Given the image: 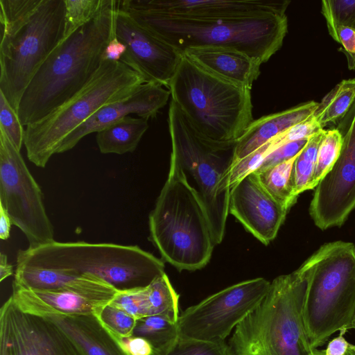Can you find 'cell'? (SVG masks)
Returning a JSON list of instances; mask_svg holds the SVG:
<instances>
[{
  "label": "cell",
  "instance_id": "cell-23",
  "mask_svg": "<svg viewBox=\"0 0 355 355\" xmlns=\"http://www.w3.org/2000/svg\"><path fill=\"white\" fill-rule=\"evenodd\" d=\"M148 121L129 115L96 132L100 152L123 155L135 151L148 128Z\"/></svg>",
  "mask_w": 355,
  "mask_h": 355
},
{
  "label": "cell",
  "instance_id": "cell-10",
  "mask_svg": "<svg viewBox=\"0 0 355 355\" xmlns=\"http://www.w3.org/2000/svg\"><path fill=\"white\" fill-rule=\"evenodd\" d=\"M64 0H43L18 29L1 37L0 92L17 112L31 79L63 40Z\"/></svg>",
  "mask_w": 355,
  "mask_h": 355
},
{
  "label": "cell",
  "instance_id": "cell-6",
  "mask_svg": "<svg viewBox=\"0 0 355 355\" xmlns=\"http://www.w3.org/2000/svg\"><path fill=\"white\" fill-rule=\"evenodd\" d=\"M167 89L191 122L214 141H236L254 121L250 89L211 73L184 55Z\"/></svg>",
  "mask_w": 355,
  "mask_h": 355
},
{
  "label": "cell",
  "instance_id": "cell-5",
  "mask_svg": "<svg viewBox=\"0 0 355 355\" xmlns=\"http://www.w3.org/2000/svg\"><path fill=\"white\" fill-rule=\"evenodd\" d=\"M308 274L302 318L312 349L334 333L352 329L355 320V247L334 241L322 245L303 263Z\"/></svg>",
  "mask_w": 355,
  "mask_h": 355
},
{
  "label": "cell",
  "instance_id": "cell-15",
  "mask_svg": "<svg viewBox=\"0 0 355 355\" xmlns=\"http://www.w3.org/2000/svg\"><path fill=\"white\" fill-rule=\"evenodd\" d=\"M114 35L125 46L121 62L139 73L145 83L168 88L183 54L138 24L116 6Z\"/></svg>",
  "mask_w": 355,
  "mask_h": 355
},
{
  "label": "cell",
  "instance_id": "cell-32",
  "mask_svg": "<svg viewBox=\"0 0 355 355\" xmlns=\"http://www.w3.org/2000/svg\"><path fill=\"white\" fill-rule=\"evenodd\" d=\"M43 0H0L1 37L10 35L24 24Z\"/></svg>",
  "mask_w": 355,
  "mask_h": 355
},
{
  "label": "cell",
  "instance_id": "cell-20",
  "mask_svg": "<svg viewBox=\"0 0 355 355\" xmlns=\"http://www.w3.org/2000/svg\"><path fill=\"white\" fill-rule=\"evenodd\" d=\"M183 55L211 73L250 89L261 73L259 61L231 48L190 47Z\"/></svg>",
  "mask_w": 355,
  "mask_h": 355
},
{
  "label": "cell",
  "instance_id": "cell-30",
  "mask_svg": "<svg viewBox=\"0 0 355 355\" xmlns=\"http://www.w3.org/2000/svg\"><path fill=\"white\" fill-rule=\"evenodd\" d=\"M286 131L232 165L229 173V186L231 189L245 176L256 171L265 158L272 151L289 143Z\"/></svg>",
  "mask_w": 355,
  "mask_h": 355
},
{
  "label": "cell",
  "instance_id": "cell-18",
  "mask_svg": "<svg viewBox=\"0 0 355 355\" xmlns=\"http://www.w3.org/2000/svg\"><path fill=\"white\" fill-rule=\"evenodd\" d=\"M288 211L264 189L254 172L231 189L229 214L263 244L276 237Z\"/></svg>",
  "mask_w": 355,
  "mask_h": 355
},
{
  "label": "cell",
  "instance_id": "cell-2",
  "mask_svg": "<svg viewBox=\"0 0 355 355\" xmlns=\"http://www.w3.org/2000/svg\"><path fill=\"white\" fill-rule=\"evenodd\" d=\"M118 8L182 54L190 47L222 46L243 52L263 64L279 50L288 32L286 14L202 19Z\"/></svg>",
  "mask_w": 355,
  "mask_h": 355
},
{
  "label": "cell",
  "instance_id": "cell-33",
  "mask_svg": "<svg viewBox=\"0 0 355 355\" xmlns=\"http://www.w3.org/2000/svg\"><path fill=\"white\" fill-rule=\"evenodd\" d=\"M343 137L337 128L324 130L319 144L313 187L315 188L322 178L330 171L340 156Z\"/></svg>",
  "mask_w": 355,
  "mask_h": 355
},
{
  "label": "cell",
  "instance_id": "cell-26",
  "mask_svg": "<svg viewBox=\"0 0 355 355\" xmlns=\"http://www.w3.org/2000/svg\"><path fill=\"white\" fill-rule=\"evenodd\" d=\"M355 102V79L343 80L321 101L313 113L321 128L342 119Z\"/></svg>",
  "mask_w": 355,
  "mask_h": 355
},
{
  "label": "cell",
  "instance_id": "cell-4",
  "mask_svg": "<svg viewBox=\"0 0 355 355\" xmlns=\"http://www.w3.org/2000/svg\"><path fill=\"white\" fill-rule=\"evenodd\" d=\"M306 269L274 279L261 302L234 329L228 345L233 355H309L302 309Z\"/></svg>",
  "mask_w": 355,
  "mask_h": 355
},
{
  "label": "cell",
  "instance_id": "cell-12",
  "mask_svg": "<svg viewBox=\"0 0 355 355\" xmlns=\"http://www.w3.org/2000/svg\"><path fill=\"white\" fill-rule=\"evenodd\" d=\"M270 282L262 277L225 288L182 311L180 338L222 342L263 299Z\"/></svg>",
  "mask_w": 355,
  "mask_h": 355
},
{
  "label": "cell",
  "instance_id": "cell-13",
  "mask_svg": "<svg viewBox=\"0 0 355 355\" xmlns=\"http://www.w3.org/2000/svg\"><path fill=\"white\" fill-rule=\"evenodd\" d=\"M337 129L343 137L340 156L316 186L309 208L322 230L341 226L355 208V102Z\"/></svg>",
  "mask_w": 355,
  "mask_h": 355
},
{
  "label": "cell",
  "instance_id": "cell-31",
  "mask_svg": "<svg viewBox=\"0 0 355 355\" xmlns=\"http://www.w3.org/2000/svg\"><path fill=\"white\" fill-rule=\"evenodd\" d=\"M65 5L63 40L96 17L109 0H64Z\"/></svg>",
  "mask_w": 355,
  "mask_h": 355
},
{
  "label": "cell",
  "instance_id": "cell-45",
  "mask_svg": "<svg viewBox=\"0 0 355 355\" xmlns=\"http://www.w3.org/2000/svg\"><path fill=\"white\" fill-rule=\"evenodd\" d=\"M14 273L13 266L8 261V258L6 254L1 252L0 254V282H3L8 277L12 275Z\"/></svg>",
  "mask_w": 355,
  "mask_h": 355
},
{
  "label": "cell",
  "instance_id": "cell-34",
  "mask_svg": "<svg viewBox=\"0 0 355 355\" xmlns=\"http://www.w3.org/2000/svg\"><path fill=\"white\" fill-rule=\"evenodd\" d=\"M153 355H233L225 341L211 342L180 338L169 349Z\"/></svg>",
  "mask_w": 355,
  "mask_h": 355
},
{
  "label": "cell",
  "instance_id": "cell-17",
  "mask_svg": "<svg viewBox=\"0 0 355 355\" xmlns=\"http://www.w3.org/2000/svg\"><path fill=\"white\" fill-rule=\"evenodd\" d=\"M118 6L173 16L221 19L286 14L289 1L280 0H123Z\"/></svg>",
  "mask_w": 355,
  "mask_h": 355
},
{
  "label": "cell",
  "instance_id": "cell-43",
  "mask_svg": "<svg viewBox=\"0 0 355 355\" xmlns=\"http://www.w3.org/2000/svg\"><path fill=\"white\" fill-rule=\"evenodd\" d=\"M125 52V45L114 37L107 45L103 54V60L120 61Z\"/></svg>",
  "mask_w": 355,
  "mask_h": 355
},
{
  "label": "cell",
  "instance_id": "cell-42",
  "mask_svg": "<svg viewBox=\"0 0 355 355\" xmlns=\"http://www.w3.org/2000/svg\"><path fill=\"white\" fill-rule=\"evenodd\" d=\"M347 329L339 331V335L334 338L324 349V355H345L347 352L350 343L345 339V334Z\"/></svg>",
  "mask_w": 355,
  "mask_h": 355
},
{
  "label": "cell",
  "instance_id": "cell-14",
  "mask_svg": "<svg viewBox=\"0 0 355 355\" xmlns=\"http://www.w3.org/2000/svg\"><path fill=\"white\" fill-rule=\"evenodd\" d=\"M0 355H85L51 320L20 309L10 297L0 309Z\"/></svg>",
  "mask_w": 355,
  "mask_h": 355
},
{
  "label": "cell",
  "instance_id": "cell-38",
  "mask_svg": "<svg viewBox=\"0 0 355 355\" xmlns=\"http://www.w3.org/2000/svg\"><path fill=\"white\" fill-rule=\"evenodd\" d=\"M0 130L6 135L12 144L20 151L24 144V126L17 112L1 92H0Z\"/></svg>",
  "mask_w": 355,
  "mask_h": 355
},
{
  "label": "cell",
  "instance_id": "cell-22",
  "mask_svg": "<svg viewBox=\"0 0 355 355\" xmlns=\"http://www.w3.org/2000/svg\"><path fill=\"white\" fill-rule=\"evenodd\" d=\"M318 103L311 101L254 120L236 141L233 164L313 114Z\"/></svg>",
  "mask_w": 355,
  "mask_h": 355
},
{
  "label": "cell",
  "instance_id": "cell-40",
  "mask_svg": "<svg viewBox=\"0 0 355 355\" xmlns=\"http://www.w3.org/2000/svg\"><path fill=\"white\" fill-rule=\"evenodd\" d=\"M331 37L343 46L340 49L347 60L355 57V30L339 26L329 32Z\"/></svg>",
  "mask_w": 355,
  "mask_h": 355
},
{
  "label": "cell",
  "instance_id": "cell-16",
  "mask_svg": "<svg viewBox=\"0 0 355 355\" xmlns=\"http://www.w3.org/2000/svg\"><path fill=\"white\" fill-rule=\"evenodd\" d=\"M118 290L101 278L90 274L79 275L67 288L35 291L12 285V297L22 311L37 315L96 314L109 304Z\"/></svg>",
  "mask_w": 355,
  "mask_h": 355
},
{
  "label": "cell",
  "instance_id": "cell-27",
  "mask_svg": "<svg viewBox=\"0 0 355 355\" xmlns=\"http://www.w3.org/2000/svg\"><path fill=\"white\" fill-rule=\"evenodd\" d=\"M132 336L148 340L155 352L167 350L179 339L177 322L161 315H151L138 319Z\"/></svg>",
  "mask_w": 355,
  "mask_h": 355
},
{
  "label": "cell",
  "instance_id": "cell-41",
  "mask_svg": "<svg viewBox=\"0 0 355 355\" xmlns=\"http://www.w3.org/2000/svg\"><path fill=\"white\" fill-rule=\"evenodd\" d=\"M120 340L130 355H153L154 353L153 347L144 338L131 336L121 338Z\"/></svg>",
  "mask_w": 355,
  "mask_h": 355
},
{
  "label": "cell",
  "instance_id": "cell-25",
  "mask_svg": "<svg viewBox=\"0 0 355 355\" xmlns=\"http://www.w3.org/2000/svg\"><path fill=\"white\" fill-rule=\"evenodd\" d=\"M298 154L272 167L254 172L264 189L288 210L297 198L293 182V168Z\"/></svg>",
  "mask_w": 355,
  "mask_h": 355
},
{
  "label": "cell",
  "instance_id": "cell-37",
  "mask_svg": "<svg viewBox=\"0 0 355 355\" xmlns=\"http://www.w3.org/2000/svg\"><path fill=\"white\" fill-rule=\"evenodd\" d=\"M101 323L118 338L132 336L137 320L121 309L107 304L95 314Z\"/></svg>",
  "mask_w": 355,
  "mask_h": 355
},
{
  "label": "cell",
  "instance_id": "cell-46",
  "mask_svg": "<svg viewBox=\"0 0 355 355\" xmlns=\"http://www.w3.org/2000/svg\"><path fill=\"white\" fill-rule=\"evenodd\" d=\"M309 355H324V350L313 349ZM345 355H355V345L350 344L347 352Z\"/></svg>",
  "mask_w": 355,
  "mask_h": 355
},
{
  "label": "cell",
  "instance_id": "cell-11",
  "mask_svg": "<svg viewBox=\"0 0 355 355\" xmlns=\"http://www.w3.org/2000/svg\"><path fill=\"white\" fill-rule=\"evenodd\" d=\"M0 204L12 225L28 241V248L53 242L54 229L46 214L42 190L20 151L0 130Z\"/></svg>",
  "mask_w": 355,
  "mask_h": 355
},
{
  "label": "cell",
  "instance_id": "cell-19",
  "mask_svg": "<svg viewBox=\"0 0 355 355\" xmlns=\"http://www.w3.org/2000/svg\"><path fill=\"white\" fill-rule=\"evenodd\" d=\"M170 96V91L161 85L141 84L129 96L101 107L65 137L58 153L71 150L86 135L98 132L131 114L147 120L155 117L159 110L166 105Z\"/></svg>",
  "mask_w": 355,
  "mask_h": 355
},
{
  "label": "cell",
  "instance_id": "cell-7",
  "mask_svg": "<svg viewBox=\"0 0 355 355\" xmlns=\"http://www.w3.org/2000/svg\"><path fill=\"white\" fill-rule=\"evenodd\" d=\"M171 155L204 205L215 245L223 241L229 214V173L236 141H214L201 132L171 101L168 114Z\"/></svg>",
  "mask_w": 355,
  "mask_h": 355
},
{
  "label": "cell",
  "instance_id": "cell-24",
  "mask_svg": "<svg viewBox=\"0 0 355 355\" xmlns=\"http://www.w3.org/2000/svg\"><path fill=\"white\" fill-rule=\"evenodd\" d=\"M12 285L35 291H51L67 288L78 276L44 268L17 262Z\"/></svg>",
  "mask_w": 355,
  "mask_h": 355
},
{
  "label": "cell",
  "instance_id": "cell-44",
  "mask_svg": "<svg viewBox=\"0 0 355 355\" xmlns=\"http://www.w3.org/2000/svg\"><path fill=\"white\" fill-rule=\"evenodd\" d=\"M12 225L10 218L3 206L0 204V238L6 240L10 236V228Z\"/></svg>",
  "mask_w": 355,
  "mask_h": 355
},
{
  "label": "cell",
  "instance_id": "cell-35",
  "mask_svg": "<svg viewBox=\"0 0 355 355\" xmlns=\"http://www.w3.org/2000/svg\"><path fill=\"white\" fill-rule=\"evenodd\" d=\"M110 304L137 320L148 316L149 315L148 286L118 290Z\"/></svg>",
  "mask_w": 355,
  "mask_h": 355
},
{
  "label": "cell",
  "instance_id": "cell-8",
  "mask_svg": "<svg viewBox=\"0 0 355 355\" xmlns=\"http://www.w3.org/2000/svg\"><path fill=\"white\" fill-rule=\"evenodd\" d=\"M17 262L73 276L90 274L119 291L148 286L164 273L163 261L137 245L58 242L19 250Z\"/></svg>",
  "mask_w": 355,
  "mask_h": 355
},
{
  "label": "cell",
  "instance_id": "cell-1",
  "mask_svg": "<svg viewBox=\"0 0 355 355\" xmlns=\"http://www.w3.org/2000/svg\"><path fill=\"white\" fill-rule=\"evenodd\" d=\"M116 1L109 0L99 15L62 40L26 88L17 114L23 126L35 123L68 101L92 78L114 35Z\"/></svg>",
  "mask_w": 355,
  "mask_h": 355
},
{
  "label": "cell",
  "instance_id": "cell-9",
  "mask_svg": "<svg viewBox=\"0 0 355 355\" xmlns=\"http://www.w3.org/2000/svg\"><path fill=\"white\" fill-rule=\"evenodd\" d=\"M144 83L122 62L103 60L80 92L41 121L26 126L24 144L29 161L44 168L67 135L101 107L129 96Z\"/></svg>",
  "mask_w": 355,
  "mask_h": 355
},
{
  "label": "cell",
  "instance_id": "cell-3",
  "mask_svg": "<svg viewBox=\"0 0 355 355\" xmlns=\"http://www.w3.org/2000/svg\"><path fill=\"white\" fill-rule=\"evenodd\" d=\"M148 225L150 241L178 270H198L209 261L215 243L204 205L172 155Z\"/></svg>",
  "mask_w": 355,
  "mask_h": 355
},
{
  "label": "cell",
  "instance_id": "cell-28",
  "mask_svg": "<svg viewBox=\"0 0 355 355\" xmlns=\"http://www.w3.org/2000/svg\"><path fill=\"white\" fill-rule=\"evenodd\" d=\"M149 315H161L174 322L179 318V295L164 272L148 286Z\"/></svg>",
  "mask_w": 355,
  "mask_h": 355
},
{
  "label": "cell",
  "instance_id": "cell-29",
  "mask_svg": "<svg viewBox=\"0 0 355 355\" xmlns=\"http://www.w3.org/2000/svg\"><path fill=\"white\" fill-rule=\"evenodd\" d=\"M324 130L312 135L306 146L297 156L293 168V182L295 194L313 189V178L319 144Z\"/></svg>",
  "mask_w": 355,
  "mask_h": 355
},
{
  "label": "cell",
  "instance_id": "cell-36",
  "mask_svg": "<svg viewBox=\"0 0 355 355\" xmlns=\"http://www.w3.org/2000/svg\"><path fill=\"white\" fill-rule=\"evenodd\" d=\"M322 14L329 32L339 26L355 30V0H323Z\"/></svg>",
  "mask_w": 355,
  "mask_h": 355
},
{
  "label": "cell",
  "instance_id": "cell-39",
  "mask_svg": "<svg viewBox=\"0 0 355 355\" xmlns=\"http://www.w3.org/2000/svg\"><path fill=\"white\" fill-rule=\"evenodd\" d=\"M309 139L292 141L281 146L269 154L254 172L263 171L294 157L304 148Z\"/></svg>",
  "mask_w": 355,
  "mask_h": 355
},
{
  "label": "cell",
  "instance_id": "cell-21",
  "mask_svg": "<svg viewBox=\"0 0 355 355\" xmlns=\"http://www.w3.org/2000/svg\"><path fill=\"white\" fill-rule=\"evenodd\" d=\"M58 324L85 355H130L120 338L110 332L95 314L43 315Z\"/></svg>",
  "mask_w": 355,
  "mask_h": 355
}]
</instances>
